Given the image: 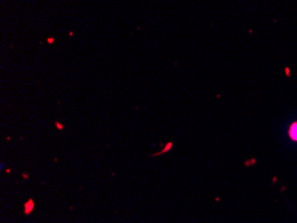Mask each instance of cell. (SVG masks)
I'll return each mask as SVG.
<instances>
[{"label": "cell", "instance_id": "obj_1", "mask_svg": "<svg viewBox=\"0 0 297 223\" xmlns=\"http://www.w3.org/2000/svg\"><path fill=\"white\" fill-rule=\"evenodd\" d=\"M289 134H291V138L293 140H297V123H295L289 130Z\"/></svg>", "mask_w": 297, "mask_h": 223}]
</instances>
